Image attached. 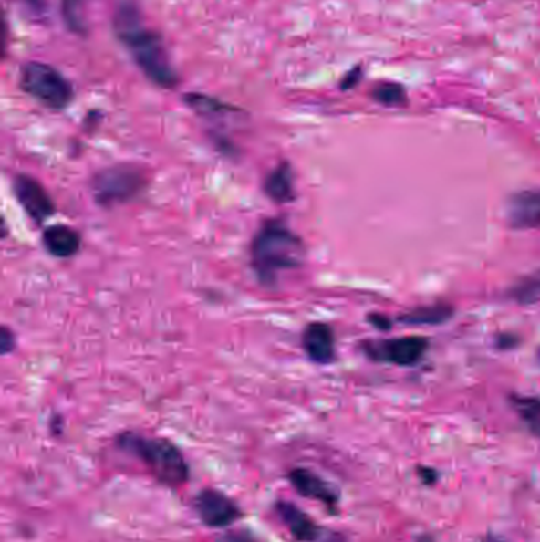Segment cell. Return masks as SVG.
Listing matches in <instances>:
<instances>
[{
    "label": "cell",
    "instance_id": "17",
    "mask_svg": "<svg viewBox=\"0 0 540 542\" xmlns=\"http://www.w3.org/2000/svg\"><path fill=\"white\" fill-rule=\"evenodd\" d=\"M372 99L384 107H404L408 103V92L398 83H380L372 89Z\"/></svg>",
    "mask_w": 540,
    "mask_h": 542
},
{
    "label": "cell",
    "instance_id": "8",
    "mask_svg": "<svg viewBox=\"0 0 540 542\" xmlns=\"http://www.w3.org/2000/svg\"><path fill=\"white\" fill-rule=\"evenodd\" d=\"M15 197L36 223H43L53 216L56 211L55 202L49 197L42 182L29 175H18L13 182Z\"/></svg>",
    "mask_w": 540,
    "mask_h": 542
},
{
    "label": "cell",
    "instance_id": "12",
    "mask_svg": "<svg viewBox=\"0 0 540 542\" xmlns=\"http://www.w3.org/2000/svg\"><path fill=\"white\" fill-rule=\"evenodd\" d=\"M303 349L318 365H327L337 356L335 331L325 322H313L303 331Z\"/></svg>",
    "mask_w": 540,
    "mask_h": 542
},
{
    "label": "cell",
    "instance_id": "2",
    "mask_svg": "<svg viewBox=\"0 0 540 542\" xmlns=\"http://www.w3.org/2000/svg\"><path fill=\"white\" fill-rule=\"evenodd\" d=\"M303 259V241L279 219L266 221L251 243V264L264 284L276 283L279 273L298 268Z\"/></svg>",
    "mask_w": 540,
    "mask_h": 542
},
{
    "label": "cell",
    "instance_id": "7",
    "mask_svg": "<svg viewBox=\"0 0 540 542\" xmlns=\"http://www.w3.org/2000/svg\"><path fill=\"white\" fill-rule=\"evenodd\" d=\"M193 511L197 512L202 524L214 530L232 526L243 516L234 498L214 488H204L199 492L193 500Z\"/></svg>",
    "mask_w": 540,
    "mask_h": 542
},
{
    "label": "cell",
    "instance_id": "29",
    "mask_svg": "<svg viewBox=\"0 0 540 542\" xmlns=\"http://www.w3.org/2000/svg\"><path fill=\"white\" fill-rule=\"evenodd\" d=\"M482 542H504V541H501V539H498V537H486L485 539H483V541H482Z\"/></svg>",
    "mask_w": 540,
    "mask_h": 542
},
{
    "label": "cell",
    "instance_id": "25",
    "mask_svg": "<svg viewBox=\"0 0 540 542\" xmlns=\"http://www.w3.org/2000/svg\"><path fill=\"white\" fill-rule=\"evenodd\" d=\"M368 320H369V324L372 327H376L379 330H389V328H391L390 319L387 316H382V314H371L368 318Z\"/></svg>",
    "mask_w": 540,
    "mask_h": 542
},
{
    "label": "cell",
    "instance_id": "15",
    "mask_svg": "<svg viewBox=\"0 0 540 542\" xmlns=\"http://www.w3.org/2000/svg\"><path fill=\"white\" fill-rule=\"evenodd\" d=\"M453 318V307L445 303L414 307L401 314L398 320L404 326H441Z\"/></svg>",
    "mask_w": 540,
    "mask_h": 542
},
{
    "label": "cell",
    "instance_id": "19",
    "mask_svg": "<svg viewBox=\"0 0 540 542\" xmlns=\"http://www.w3.org/2000/svg\"><path fill=\"white\" fill-rule=\"evenodd\" d=\"M85 5L86 0H62V16L66 25L81 36L86 34Z\"/></svg>",
    "mask_w": 540,
    "mask_h": 542
},
{
    "label": "cell",
    "instance_id": "13",
    "mask_svg": "<svg viewBox=\"0 0 540 542\" xmlns=\"http://www.w3.org/2000/svg\"><path fill=\"white\" fill-rule=\"evenodd\" d=\"M43 245L57 259H70L81 247V236L68 225H51L43 232Z\"/></svg>",
    "mask_w": 540,
    "mask_h": 542
},
{
    "label": "cell",
    "instance_id": "16",
    "mask_svg": "<svg viewBox=\"0 0 540 542\" xmlns=\"http://www.w3.org/2000/svg\"><path fill=\"white\" fill-rule=\"evenodd\" d=\"M512 408L520 417V421L526 425L528 432L540 440V398L528 395H511L509 397Z\"/></svg>",
    "mask_w": 540,
    "mask_h": 542
},
{
    "label": "cell",
    "instance_id": "21",
    "mask_svg": "<svg viewBox=\"0 0 540 542\" xmlns=\"http://www.w3.org/2000/svg\"><path fill=\"white\" fill-rule=\"evenodd\" d=\"M216 542H264L247 530H232L217 537Z\"/></svg>",
    "mask_w": 540,
    "mask_h": 542
},
{
    "label": "cell",
    "instance_id": "5",
    "mask_svg": "<svg viewBox=\"0 0 540 542\" xmlns=\"http://www.w3.org/2000/svg\"><path fill=\"white\" fill-rule=\"evenodd\" d=\"M146 187V176L139 167L120 163L103 169L90 181L92 195L103 208L127 203L139 197Z\"/></svg>",
    "mask_w": 540,
    "mask_h": 542
},
{
    "label": "cell",
    "instance_id": "30",
    "mask_svg": "<svg viewBox=\"0 0 540 542\" xmlns=\"http://www.w3.org/2000/svg\"><path fill=\"white\" fill-rule=\"evenodd\" d=\"M537 361H539V365H540V349L537 350Z\"/></svg>",
    "mask_w": 540,
    "mask_h": 542
},
{
    "label": "cell",
    "instance_id": "18",
    "mask_svg": "<svg viewBox=\"0 0 540 542\" xmlns=\"http://www.w3.org/2000/svg\"><path fill=\"white\" fill-rule=\"evenodd\" d=\"M509 296L518 305H535L540 301V271L516 283Z\"/></svg>",
    "mask_w": 540,
    "mask_h": 542
},
{
    "label": "cell",
    "instance_id": "11",
    "mask_svg": "<svg viewBox=\"0 0 540 542\" xmlns=\"http://www.w3.org/2000/svg\"><path fill=\"white\" fill-rule=\"evenodd\" d=\"M507 221L516 230L540 229V189L514 193L507 202Z\"/></svg>",
    "mask_w": 540,
    "mask_h": 542
},
{
    "label": "cell",
    "instance_id": "24",
    "mask_svg": "<svg viewBox=\"0 0 540 542\" xmlns=\"http://www.w3.org/2000/svg\"><path fill=\"white\" fill-rule=\"evenodd\" d=\"M417 474H419L421 481L423 482L425 485H432V484L438 482V471L432 470L430 466H421V468L417 470Z\"/></svg>",
    "mask_w": 540,
    "mask_h": 542
},
{
    "label": "cell",
    "instance_id": "1",
    "mask_svg": "<svg viewBox=\"0 0 540 542\" xmlns=\"http://www.w3.org/2000/svg\"><path fill=\"white\" fill-rule=\"evenodd\" d=\"M114 32L132 55L141 72L161 88H173L178 77L171 67L162 38L144 26L135 0H119L113 18Z\"/></svg>",
    "mask_w": 540,
    "mask_h": 542
},
{
    "label": "cell",
    "instance_id": "22",
    "mask_svg": "<svg viewBox=\"0 0 540 542\" xmlns=\"http://www.w3.org/2000/svg\"><path fill=\"white\" fill-rule=\"evenodd\" d=\"M361 73H363L361 67H355L354 70H350L341 81V89H352V88L358 85L361 77H363Z\"/></svg>",
    "mask_w": 540,
    "mask_h": 542
},
{
    "label": "cell",
    "instance_id": "27",
    "mask_svg": "<svg viewBox=\"0 0 540 542\" xmlns=\"http://www.w3.org/2000/svg\"><path fill=\"white\" fill-rule=\"evenodd\" d=\"M322 542H348V539L341 533H330L322 539Z\"/></svg>",
    "mask_w": 540,
    "mask_h": 542
},
{
    "label": "cell",
    "instance_id": "26",
    "mask_svg": "<svg viewBox=\"0 0 540 542\" xmlns=\"http://www.w3.org/2000/svg\"><path fill=\"white\" fill-rule=\"evenodd\" d=\"M15 346V337L12 331L8 330L6 327L2 328V339H0V348H2V354H8Z\"/></svg>",
    "mask_w": 540,
    "mask_h": 542
},
{
    "label": "cell",
    "instance_id": "20",
    "mask_svg": "<svg viewBox=\"0 0 540 542\" xmlns=\"http://www.w3.org/2000/svg\"><path fill=\"white\" fill-rule=\"evenodd\" d=\"M184 99H186L187 105L195 111H199L200 115H219L223 111H230V107H227L225 103L219 102L213 97L203 96V94H187Z\"/></svg>",
    "mask_w": 540,
    "mask_h": 542
},
{
    "label": "cell",
    "instance_id": "23",
    "mask_svg": "<svg viewBox=\"0 0 540 542\" xmlns=\"http://www.w3.org/2000/svg\"><path fill=\"white\" fill-rule=\"evenodd\" d=\"M26 8L36 16H42L48 10V0H21Z\"/></svg>",
    "mask_w": 540,
    "mask_h": 542
},
{
    "label": "cell",
    "instance_id": "28",
    "mask_svg": "<svg viewBox=\"0 0 540 542\" xmlns=\"http://www.w3.org/2000/svg\"><path fill=\"white\" fill-rule=\"evenodd\" d=\"M415 542H436L434 541V539H432V537H430V535H423V537H419V539H417V541Z\"/></svg>",
    "mask_w": 540,
    "mask_h": 542
},
{
    "label": "cell",
    "instance_id": "9",
    "mask_svg": "<svg viewBox=\"0 0 540 542\" xmlns=\"http://www.w3.org/2000/svg\"><path fill=\"white\" fill-rule=\"evenodd\" d=\"M290 485L305 498L318 501L330 511L337 509L339 505V492L330 482L325 481L324 477L318 476L309 468H294L287 476Z\"/></svg>",
    "mask_w": 540,
    "mask_h": 542
},
{
    "label": "cell",
    "instance_id": "3",
    "mask_svg": "<svg viewBox=\"0 0 540 542\" xmlns=\"http://www.w3.org/2000/svg\"><path fill=\"white\" fill-rule=\"evenodd\" d=\"M118 446L139 458L154 479L167 487H182L191 477L186 457L171 441L127 432L118 438Z\"/></svg>",
    "mask_w": 540,
    "mask_h": 542
},
{
    "label": "cell",
    "instance_id": "6",
    "mask_svg": "<svg viewBox=\"0 0 540 542\" xmlns=\"http://www.w3.org/2000/svg\"><path fill=\"white\" fill-rule=\"evenodd\" d=\"M430 341L425 337H402L367 341L361 349L372 361H384L397 367H414L427 354Z\"/></svg>",
    "mask_w": 540,
    "mask_h": 542
},
{
    "label": "cell",
    "instance_id": "4",
    "mask_svg": "<svg viewBox=\"0 0 540 542\" xmlns=\"http://www.w3.org/2000/svg\"><path fill=\"white\" fill-rule=\"evenodd\" d=\"M21 88L26 94L34 97L36 102L42 103L47 109H67L73 100V88L70 81L55 67L45 62H27L21 67L19 75Z\"/></svg>",
    "mask_w": 540,
    "mask_h": 542
},
{
    "label": "cell",
    "instance_id": "10",
    "mask_svg": "<svg viewBox=\"0 0 540 542\" xmlns=\"http://www.w3.org/2000/svg\"><path fill=\"white\" fill-rule=\"evenodd\" d=\"M275 511L295 541L317 542L322 537V528L318 526L317 522L294 503L276 501Z\"/></svg>",
    "mask_w": 540,
    "mask_h": 542
},
{
    "label": "cell",
    "instance_id": "14",
    "mask_svg": "<svg viewBox=\"0 0 540 542\" xmlns=\"http://www.w3.org/2000/svg\"><path fill=\"white\" fill-rule=\"evenodd\" d=\"M264 187L266 195L276 203H287V202L294 199V169L290 167V163H279L276 169L266 176Z\"/></svg>",
    "mask_w": 540,
    "mask_h": 542
}]
</instances>
